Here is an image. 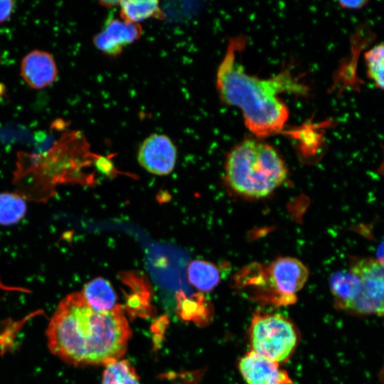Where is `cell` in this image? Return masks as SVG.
Segmentation results:
<instances>
[{"label": "cell", "mask_w": 384, "mask_h": 384, "mask_svg": "<svg viewBox=\"0 0 384 384\" xmlns=\"http://www.w3.org/2000/svg\"><path fill=\"white\" fill-rule=\"evenodd\" d=\"M368 3V1H341L339 4L341 7L348 9H359L365 6Z\"/></svg>", "instance_id": "obj_20"}, {"label": "cell", "mask_w": 384, "mask_h": 384, "mask_svg": "<svg viewBox=\"0 0 384 384\" xmlns=\"http://www.w3.org/2000/svg\"><path fill=\"white\" fill-rule=\"evenodd\" d=\"M142 34V28L119 19H112L105 23L103 29L93 39L96 48L109 55H116L123 48L137 40Z\"/></svg>", "instance_id": "obj_10"}, {"label": "cell", "mask_w": 384, "mask_h": 384, "mask_svg": "<svg viewBox=\"0 0 384 384\" xmlns=\"http://www.w3.org/2000/svg\"><path fill=\"white\" fill-rule=\"evenodd\" d=\"M329 285L336 308L344 311L361 290V278L351 269L334 272L330 276Z\"/></svg>", "instance_id": "obj_12"}, {"label": "cell", "mask_w": 384, "mask_h": 384, "mask_svg": "<svg viewBox=\"0 0 384 384\" xmlns=\"http://www.w3.org/2000/svg\"><path fill=\"white\" fill-rule=\"evenodd\" d=\"M245 40L230 41L216 72V87L222 101L238 107L245 125L257 137L279 133L289 116L279 95L283 92L306 95L307 87L285 69L270 78L249 74L238 62L237 54Z\"/></svg>", "instance_id": "obj_2"}, {"label": "cell", "mask_w": 384, "mask_h": 384, "mask_svg": "<svg viewBox=\"0 0 384 384\" xmlns=\"http://www.w3.org/2000/svg\"><path fill=\"white\" fill-rule=\"evenodd\" d=\"M0 289L5 291H16V292H26V293L30 292L29 289H28L5 285L4 284L1 282V278H0Z\"/></svg>", "instance_id": "obj_21"}, {"label": "cell", "mask_w": 384, "mask_h": 384, "mask_svg": "<svg viewBox=\"0 0 384 384\" xmlns=\"http://www.w3.org/2000/svg\"><path fill=\"white\" fill-rule=\"evenodd\" d=\"M158 1H120V16L122 20L138 23L151 17L160 16Z\"/></svg>", "instance_id": "obj_15"}, {"label": "cell", "mask_w": 384, "mask_h": 384, "mask_svg": "<svg viewBox=\"0 0 384 384\" xmlns=\"http://www.w3.org/2000/svg\"><path fill=\"white\" fill-rule=\"evenodd\" d=\"M226 176L236 192L252 198H262L283 183L287 169L272 146L246 139L229 152Z\"/></svg>", "instance_id": "obj_4"}, {"label": "cell", "mask_w": 384, "mask_h": 384, "mask_svg": "<svg viewBox=\"0 0 384 384\" xmlns=\"http://www.w3.org/2000/svg\"><path fill=\"white\" fill-rule=\"evenodd\" d=\"M187 277L189 283L200 292H210L220 282L218 267L205 260H195L188 263Z\"/></svg>", "instance_id": "obj_14"}, {"label": "cell", "mask_w": 384, "mask_h": 384, "mask_svg": "<svg viewBox=\"0 0 384 384\" xmlns=\"http://www.w3.org/2000/svg\"><path fill=\"white\" fill-rule=\"evenodd\" d=\"M27 210L26 200L18 193H0V225H11L21 220Z\"/></svg>", "instance_id": "obj_16"}, {"label": "cell", "mask_w": 384, "mask_h": 384, "mask_svg": "<svg viewBox=\"0 0 384 384\" xmlns=\"http://www.w3.org/2000/svg\"><path fill=\"white\" fill-rule=\"evenodd\" d=\"M81 293L87 304L98 311H109L119 305L111 283L102 277H97L87 282Z\"/></svg>", "instance_id": "obj_13"}, {"label": "cell", "mask_w": 384, "mask_h": 384, "mask_svg": "<svg viewBox=\"0 0 384 384\" xmlns=\"http://www.w3.org/2000/svg\"><path fill=\"white\" fill-rule=\"evenodd\" d=\"M21 75L30 87L43 89L53 83L57 78L56 63L48 52L32 50L21 60Z\"/></svg>", "instance_id": "obj_11"}, {"label": "cell", "mask_w": 384, "mask_h": 384, "mask_svg": "<svg viewBox=\"0 0 384 384\" xmlns=\"http://www.w3.org/2000/svg\"><path fill=\"white\" fill-rule=\"evenodd\" d=\"M307 267L299 260L285 257L274 260L268 267L267 284L259 299L277 305H289L296 302L297 293L307 281Z\"/></svg>", "instance_id": "obj_6"}, {"label": "cell", "mask_w": 384, "mask_h": 384, "mask_svg": "<svg viewBox=\"0 0 384 384\" xmlns=\"http://www.w3.org/2000/svg\"><path fill=\"white\" fill-rule=\"evenodd\" d=\"M80 137L66 134L40 154L17 153L12 184L26 201L46 203L62 183L84 182L85 155Z\"/></svg>", "instance_id": "obj_3"}, {"label": "cell", "mask_w": 384, "mask_h": 384, "mask_svg": "<svg viewBox=\"0 0 384 384\" xmlns=\"http://www.w3.org/2000/svg\"><path fill=\"white\" fill-rule=\"evenodd\" d=\"M378 173L384 176V151H383V159L381 162V164L378 170Z\"/></svg>", "instance_id": "obj_23"}, {"label": "cell", "mask_w": 384, "mask_h": 384, "mask_svg": "<svg viewBox=\"0 0 384 384\" xmlns=\"http://www.w3.org/2000/svg\"><path fill=\"white\" fill-rule=\"evenodd\" d=\"M364 58L368 78L378 87L384 90V43L368 50Z\"/></svg>", "instance_id": "obj_18"}, {"label": "cell", "mask_w": 384, "mask_h": 384, "mask_svg": "<svg viewBox=\"0 0 384 384\" xmlns=\"http://www.w3.org/2000/svg\"><path fill=\"white\" fill-rule=\"evenodd\" d=\"M46 334L50 352L65 363L107 366L125 353L131 329L119 304L111 311H98L80 292L60 302Z\"/></svg>", "instance_id": "obj_1"}, {"label": "cell", "mask_w": 384, "mask_h": 384, "mask_svg": "<svg viewBox=\"0 0 384 384\" xmlns=\"http://www.w3.org/2000/svg\"><path fill=\"white\" fill-rule=\"evenodd\" d=\"M238 368L247 384H293L287 372L280 368L279 363L253 351L240 358Z\"/></svg>", "instance_id": "obj_9"}, {"label": "cell", "mask_w": 384, "mask_h": 384, "mask_svg": "<svg viewBox=\"0 0 384 384\" xmlns=\"http://www.w3.org/2000/svg\"><path fill=\"white\" fill-rule=\"evenodd\" d=\"M378 260L384 264V240L381 242L377 250Z\"/></svg>", "instance_id": "obj_22"}, {"label": "cell", "mask_w": 384, "mask_h": 384, "mask_svg": "<svg viewBox=\"0 0 384 384\" xmlns=\"http://www.w3.org/2000/svg\"><path fill=\"white\" fill-rule=\"evenodd\" d=\"M251 351L277 363L294 353L299 333L294 323L278 313H256L248 330Z\"/></svg>", "instance_id": "obj_5"}, {"label": "cell", "mask_w": 384, "mask_h": 384, "mask_svg": "<svg viewBox=\"0 0 384 384\" xmlns=\"http://www.w3.org/2000/svg\"><path fill=\"white\" fill-rule=\"evenodd\" d=\"M14 6L13 1H0V23H3L10 18Z\"/></svg>", "instance_id": "obj_19"}, {"label": "cell", "mask_w": 384, "mask_h": 384, "mask_svg": "<svg viewBox=\"0 0 384 384\" xmlns=\"http://www.w3.org/2000/svg\"><path fill=\"white\" fill-rule=\"evenodd\" d=\"M101 384H141L134 368L127 360L105 366Z\"/></svg>", "instance_id": "obj_17"}, {"label": "cell", "mask_w": 384, "mask_h": 384, "mask_svg": "<svg viewBox=\"0 0 384 384\" xmlns=\"http://www.w3.org/2000/svg\"><path fill=\"white\" fill-rule=\"evenodd\" d=\"M350 269L361 280V290L346 312L384 317V264L373 258L357 259Z\"/></svg>", "instance_id": "obj_7"}, {"label": "cell", "mask_w": 384, "mask_h": 384, "mask_svg": "<svg viewBox=\"0 0 384 384\" xmlns=\"http://www.w3.org/2000/svg\"><path fill=\"white\" fill-rule=\"evenodd\" d=\"M176 157V148L171 139L164 134H153L142 142L137 159L148 172L165 176L174 169Z\"/></svg>", "instance_id": "obj_8"}]
</instances>
